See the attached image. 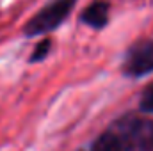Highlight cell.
Masks as SVG:
<instances>
[{"mask_svg": "<svg viewBox=\"0 0 153 151\" xmlns=\"http://www.w3.org/2000/svg\"><path fill=\"white\" fill-rule=\"evenodd\" d=\"M75 2L76 0H50L27 23L25 34L27 36H38V34H45V32L57 29L64 21V18L70 14Z\"/></svg>", "mask_w": 153, "mask_h": 151, "instance_id": "cell-1", "label": "cell"}, {"mask_svg": "<svg viewBox=\"0 0 153 151\" xmlns=\"http://www.w3.org/2000/svg\"><path fill=\"white\" fill-rule=\"evenodd\" d=\"M93 151H123V142H121L119 135L109 132V133H103L94 142Z\"/></svg>", "mask_w": 153, "mask_h": 151, "instance_id": "cell-4", "label": "cell"}, {"mask_svg": "<svg viewBox=\"0 0 153 151\" xmlns=\"http://www.w3.org/2000/svg\"><path fill=\"white\" fill-rule=\"evenodd\" d=\"M50 46V41H43L41 44H39L38 48H36V53H34V57H32V61H38V59H41V57H45V50Z\"/></svg>", "mask_w": 153, "mask_h": 151, "instance_id": "cell-6", "label": "cell"}, {"mask_svg": "<svg viewBox=\"0 0 153 151\" xmlns=\"http://www.w3.org/2000/svg\"><path fill=\"white\" fill-rule=\"evenodd\" d=\"M125 71L132 76H141L153 71V41H141L130 48Z\"/></svg>", "mask_w": 153, "mask_h": 151, "instance_id": "cell-2", "label": "cell"}, {"mask_svg": "<svg viewBox=\"0 0 153 151\" xmlns=\"http://www.w3.org/2000/svg\"><path fill=\"white\" fill-rule=\"evenodd\" d=\"M109 20V5L105 2H94L91 4L84 14H82V21L94 27V29H102Z\"/></svg>", "mask_w": 153, "mask_h": 151, "instance_id": "cell-3", "label": "cell"}, {"mask_svg": "<svg viewBox=\"0 0 153 151\" xmlns=\"http://www.w3.org/2000/svg\"><path fill=\"white\" fill-rule=\"evenodd\" d=\"M141 110L144 112H153V84H150L141 98Z\"/></svg>", "mask_w": 153, "mask_h": 151, "instance_id": "cell-5", "label": "cell"}]
</instances>
